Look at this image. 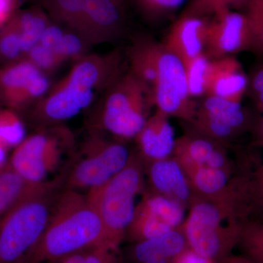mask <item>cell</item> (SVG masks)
Segmentation results:
<instances>
[{
	"label": "cell",
	"instance_id": "cell-12",
	"mask_svg": "<svg viewBox=\"0 0 263 263\" xmlns=\"http://www.w3.org/2000/svg\"><path fill=\"white\" fill-rule=\"evenodd\" d=\"M126 24L125 0H86L76 32L88 43L106 42L120 36Z\"/></svg>",
	"mask_w": 263,
	"mask_h": 263
},
{
	"label": "cell",
	"instance_id": "cell-25",
	"mask_svg": "<svg viewBox=\"0 0 263 263\" xmlns=\"http://www.w3.org/2000/svg\"><path fill=\"white\" fill-rule=\"evenodd\" d=\"M51 22L41 8H34L19 15L17 27L20 31L22 49L29 52L40 43L41 36Z\"/></svg>",
	"mask_w": 263,
	"mask_h": 263
},
{
	"label": "cell",
	"instance_id": "cell-3",
	"mask_svg": "<svg viewBox=\"0 0 263 263\" xmlns=\"http://www.w3.org/2000/svg\"><path fill=\"white\" fill-rule=\"evenodd\" d=\"M144 164L133 152L127 165L86 195L98 212L104 228V246L119 249L134 216L135 199L145 192Z\"/></svg>",
	"mask_w": 263,
	"mask_h": 263
},
{
	"label": "cell",
	"instance_id": "cell-8",
	"mask_svg": "<svg viewBox=\"0 0 263 263\" xmlns=\"http://www.w3.org/2000/svg\"><path fill=\"white\" fill-rule=\"evenodd\" d=\"M152 95L157 110L169 117L193 122L197 104L189 94L184 65L163 43L159 46L157 79Z\"/></svg>",
	"mask_w": 263,
	"mask_h": 263
},
{
	"label": "cell",
	"instance_id": "cell-42",
	"mask_svg": "<svg viewBox=\"0 0 263 263\" xmlns=\"http://www.w3.org/2000/svg\"><path fill=\"white\" fill-rule=\"evenodd\" d=\"M60 263H86V251L67 256L60 260Z\"/></svg>",
	"mask_w": 263,
	"mask_h": 263
},
{
	"label": "cell",
	"instance_id": "cell-30",
	"mask_svg": "<svg viewBox=\"0 0 263 263\" xmlns=\"http://www.w3.org/2000/svg\"><path fill=\"white\" fill-rule=\"evenodd\" d=\"M250 0H190L183 12L212 17L224 10H245Z\"/></svg>",
	"mask_w": 263,
	"mask_h": 263
},
{
	"label": "cell",
	"instance_id": "cell-36",
	"mask_svg": "<svg viewBox=\"0 0 263 263\" xmlns=\"http://www.w3.org/2000/svg\"><path fill=\"white\" fill-rule=\"evenodd\" d=\"M119 249L98 245L86 251V263H122Z\"/></svg>",
	"mask_w": 263,
	"mask_h": 263
},
{
	"label": "cell",
	"instance_id": "cell-7",
	"mask_svg": "<svg viewBox=\"0 0 263 263\" xmlns=\"http://www.w3.org/2000/svg\"><path fill=\"white\" fill-rule=\"evenodd\" d=\"M132 153L122 142L91 138L84 145L82 158L67 177V190L101 186L127 165Z\"/></svg>",
	"mask_w": 263,
	"mask_h": 263
},
{
	"label": "cell",
	"instance_id": "cell-38",
	"mask_svg": "<svg viewBox=\"0 0 263 263\" xmlns=\"http://www.w3.org/2000/svg\"><path fill=\"white\" fill-rule=\"evenodd\" d=\"M65 32L56 24L50 23L41 36L40 43L45 47L53 50L61 41Z\"/></svg>",
	"mask_w": 263,
	"mask_h": 263
},
{
	"label": "cell",
	"instance_id": "cell-26",
	"mask_svg": "<svg viewBox=\"0 0 263 263\" xmlns=\"http://www.w3.org/2000/svg\"><path fill=\"white\" fill-rule=\"evenodd\" d=\"M238 245L245 257L255 263H263V220L240 221Z\"/></svg>",
	"mask_w": 263,
	"mask_h": 263
},
{
	"label": "cell",
	"instance_id": "cell-40",
	"mask_svg": "<svg viewBox=\"0 0 263 263\" xmlns=\"http://www.w3.org/2000/svg\"><path fill=\"white\" fill-rule=\"evenodd\" d=\"M250 133L252 145L263 148V114H257Z\"/></svg>",
	"mask_w": 263,
	"mask_h": 263
},
{
	"label": "cell",
	"instance_id": "cell-33",
	"mask_svg": "<svg viewBox=\"0 0 263 263\" xmlns=\"http://www.w3.org/2000/svg\"><path fill=\"white\" fill-rule=\"evenodd\" d=\"M87 43L80 34L72 30V32H65L53 51L63 62L69 60L78 61L86 56L84 53Z\"/></svg>",
	"mask_w": 263,
	"mask_h": 263
},
{
	"label": "cell",
	"instance_id": "cell-43",
	"mask_svg": "<svg viewBox=\"0 0 263 263\" xmlns=\"http://www.w3.org/2000/svg\"><path fill=\"white\" fill-rule=\"evenodd\" d=\"M222 263H255L251 260L248 257L243 256H230L228 259Z\"/></svg>",
	"mask_w": 263,
	"mask_h": 263
},
{
	"label": "cell",
	"instance_id": "cell-41",
	"mask_svg": "<svg viewBox=\"0 0 263 263\" xmlns=\"http://www.w3.org/2000/svg\"><path fill=\"white\" fill-rule=\"evenodd\" d=\"M14 4L15 0H0V24L10 14Z\"/></svg>",
	"mask_w": 263,
	"mask_h": 263
},
{
	"label": "cell",
	"instance_id": "cell-39",
	"mask_svg": "<svg viewBox=\"0 0 263 263\" xmlns=\"http://www.w3.org/2000/svg\"><path fill=\"white\" fill-rule=\"evenodd\" d=\"M173 263H216L212 259L200 255L190 247L185 249L174 258Z\"/></svg>",
	"mask_w": 263,
	"mask_h": 263
},
{
	"label": "cell",
	"instance_id": "cell-44",
	"mask_svg": "<svg viewBox=\"0 0 263 263\" xmlns=\"http://www.w3.org/2000/svg\"><path fill=\"white\" fill-rule=\"evenodd\" d=\"M8 164L7 162V152L6 148L0 146V171L6 167Z\"/></svg>",
	"mask_w": 263,
	"mask_h": 263
},
{
	"label": "cell",
	"instance_id": "cell-6",
	"mask_svg": "<svg viewBox=\"0 0 263 263\" xmlns=\"http://www.w3.org/2000/svg\"><path fill=\"white\" fill-rule=\"evenodd\" d=\"M181 228L188 247L215 262H224L239 240L240 222L229 209L200 199L190 205Z\"/></svg>",
	"mask_w": 263,
	"mask_h": 263
},
{
	"label": "cell",
	"instance_id": "cell-29",
	"mask_svg": "<svg viewBox=\"0 0 263 263\" xmlns=\"http://www.w3.org/2000/svg\"><path fill=\"white\" fill-rule=\"evenodd\" d=\"M243 13L248 19L252 36L250 51L263 60V0H250Z\"/></svg>",
	"mask_w": 263,
	"mask_h": 263
},
{
	"label": "cell",
	"instance_id": "cell-22",
	"mask_svg": "<svg viewBox=\"0 0 263 263\" xmlns=\"http://www.w3.org/2000/svg\"><path fill=\"white\" fill-rule=\"evenodd\" d=\"M53 182L32 183L19 176L7 164L0 171V220L19 202L45 191Z\"/></svg>",
	"mask_w": 263,
	"mask_h": 263
},
{
	"label": "cell",
	"instance_id": "cell-13",
	"mask_svg": "<svg viewBox=\"0 0 263 263\" xmlns=\"http://www.w3.org/2000/svg\"><path fill=\"white\" fill-rule=\"evenodd\" d=\"M226 148L190 126L186 133L176 139L174 157L183 171L195 167H208L233 174V166Z\"/></svg>",
	"mask_w": 263,
	"mask_h": 263
},
{
	"label": "cell",
	"instance_id": "cell-32",
	"mask_svg": "<svg viewBox=\"0 0 263 263\" xmlns=\"http://www.w3.org/2000/svg\"><path fill=\"white\" fill-rule=\"evenodd\" d=\"M187 0H136L138 10L150 21L163 19L175 13Z\"/></svg>",
	"mask_w": 263,
	"mask_h": 263
},
{
	"label": "cell",
	"instance_id": "cell-31",
	"mask_svg": "<svg viewBox=\"0 0 263 263\" xmlns=\"http://www.w3.org/2000/svg\"><path fill=\"white\" fill-rule=\"evenodd\" d=\"M23 122L11 113L0 114V146L5 148L18 146L25 139Z\"/></svg>",
	"mask_w": 263,
	"mask_h": 263
},
{
	"label": "cell",
	"instance_id": "cell-35",
	"mask_svg": "<svg viewBox=\"0 0 263 263\" xmlns=\"http://www.w3.org/2000/svg\"><path fill=\"white\" fill-rule=\"evenodd\" d=\"M246 95L263 114V65L256 67L248 75Z\"/></svg>",
	"mask_w": 263,
	"mask_h": 263
},
{
	"label": "cell",
	"instance_id": "cell-24",
	"mask_svg": "<svg viewBox=\"0 0 263 263\" xmlns=\"http://www.w3.org/2000/svg\"><path fill=\"white\" fill-rule=\"evenodd\" d=\"M138 205L152 213L174 229L180 228L184 221L186 208L180 202L152 190H145Z\"/></svg>",
	"mask_w": 263,
	"mask_h": 263
},
{
	"label": "cell",
	"instance_id": "cell-45",
	"mask_svg": "<svg viewBox=\"0 0 263 263\" xmlns=\"http://www.w3.org/2000/svg\"><path fill=\"white\" fill-rule=\"evenodd\" d=\"M174 259L165 258V257H155L148 259L143 263H173Z\"/></svg>",
	"mask_w": 263,
	"mask_h": 263
},
{
	"label": "cell",
	"instance_id": "cell-28",
	"mask_svg": "<svg viewBox=\"0 0 263 263\" xmlns=\"http://www.w3.org/2000/svg\"><path fill=\"white\" fill-rule=\"evenodd\" d=\"M211 60L205 53L184 66L189 94L192 99L205 97L208 70Z\"/></svg>",
	"mask_w": 263,
	"mask_h": 263
},
{
	"label": "cell",
	"instance_id": "cell-37",
	"mask_svg": "<svg viewBox=\"0 0 263 263\" xmlns=\"http://www.w3.org/2000/svg\"><path fill=\"white\" fill-rule=\"evenodd\" d=\"M0 51L7 58H15L23 51L20 31L17 27L15 31L5 34L0 41Z\"/></svg>",
	"mask_w": 263,
	"mask_h": 263
},
{
	"label": "cell",
	"instance_id": "cell-4",
	"mask_svg": "<svg viewBox=\"0 0 263 263\" xmlns=\"http://www.w3.org/2000/svg\"><path fill=\"white\" fill-rule=\"evenodd\" d=\"M56 189L27 197L0 220V263H23L47 227Z\"/></svg>",
	"mask_w": 263,
	"mask_h": 263
},
{
	"label": "cell",
	"instance_id": "cell-19",
	"mask_svg": "<svg viewBox=\"0 0 263 263\" xmlns=\"http://www.w3.org/2000/svg\"><path fill=\"white\" fill-rule=\"evenodd\" d=\"M1 84L12 92L15 102L23 103L41 99L48 92L49 80L46 73L30 61L21 62L5 71Z\"/></svg>",
	"mask_w": 263,
	"mask_h": 263
},
{
	"label": "cell",
	"instance_id": "cell-9",
	"mask_svg": "<svg viewBox=\"0 0 263 263\" xmlns=\"http://www.w3.org/2000/svg\"><path fill=\"white\" fill-rule=\"evenodd\" d=\"M257 114L241 103L208 96L197 104L193 121L188 124L228 146L238 137L250 133Z\"/></svg>",
	"mask_w": 263,
	"mask_h": 263
},
{
	"label": "cell",
	"instance_id": "cell-23",
	"mask_svg": "<svg viewBox=\"0 0 263 263\" xmlns=\"http://www.w3.org/2000/svg\"><path fill=\"white\" fill-rule=\"evenodd\" d=\"M160 43L149 37L135 40L129 51V71L152 91L157 73V57Z\"/></svg>",
	"mask_w": 263,
	"mask_h": 263
},
{
	"label": "cell",
	"instance_id": "cell-20",
	"mask_svg": "<svg viewBox=\"0 0 263 263\" xmlns=\"http://www.w3.org/2000/svg\"><path fill=\"white\" fill-rule=\"evenodd\" d=\"M184 172L196 199L226 207L231 212L230 186L231 173L208 167H193Z\"/></svg>",
	"mask_w": 263,
	"mask_h": 263
},
{
	"label": "cell",
	"instance_id": "cell-1",
	"mask_svg": "<svg viewBox=\"0 0 263 263\" xmlns=\"http://www.w3.org/2000/svg\"><path fill=\"white\" fill-rule=\"evenodd\" d=\"M104 242L101 219L87 197L67 190L58 195L47 227L23 263L60 261Z\"/></svg>",
	"mask_w": 263,
	"mask_h": 263
},
{
	"label": "cell",
	"instance_id": "cell-16",
	"mask_svg": "<svg viewBox=\"0 0 263 263\" xmlns=\"http://www.w3.org/2000/svg\"><path fill=\"white\" fill-rule=\"evenodd\" d=\"M146 164L151 190L180 202L186 209L196 200L187 176L174 156Z\"/></svg>",
	"mask_w": 263,
	"mask_h": 263
},
{
	"label": "cell",
	"instance_id": "cell-5",
	"mask_svg": "<svg viewBox=\"0 0 263 263\" xmlns=\"http://www.w3.org/2000/svg\"><path fill=\"white\" fill-rule=\"evenodd\" d=\"M104 93L102 127L120 139L136 138L155 105L152 90L129 70L121 72Z\"/></svg>",
	"mask_w": 263,
	"mask_h": 263
},
{
	"label": "cell",
	"instance_id": "cell-10",
	"mask_svg": "<svg viewBox=\"0 0 263 263\" xmlns=\"http://www.w3.org/2000/svg\"><path fill=\"white\" fill-rule=\"evenodd\" d=\"M61 134L41 132L24 139L10 157L8 166L32 183L45 182L61 160Z\"/></svg>",
	"mask_w": 263,
	"mask_h": 263
},
{
	"label": "cell",
	"instance_id": "cell-15",
	"mask_svg": "<svg viewBox=\"0 0 263 263\" xmlns=\"http://www.w3.org/2000/svg\"><path fill=\"white\" fill-rule=\"evenodd\" d=\"M209 19L183 12L170 28L163 45L179 57L183 65L205 52Z\"/></svg>",
	"mask_w": 263,
	"mask_h": 263
},
{
	"label": "cell",
	"instance_id": "cell-21",
	"mask_svg": "<svg viewBox=\"0 0 263 263\" xmlns=\"http://www.w3.org/2000/svg\"><path fill=\"white\" fill-rule=\"evenodd\" d=\"M187 247L180 227L160 236L133 243L128 249L127 257L131 263H143L155 257L174 259Z\"/></svg>",
	"mask_w": 263,
	"mask_h": 263
},
{
	"label": "cell",
	"instance_id": "cell-27",
	"mask_svg": "<svg viewBox=\"0 0 263 263\" xmlns=\"http://www.w3.org/2000/svg\"><path fill=\"white\" fill-rule=\"evenodd\" d=\"M43 6L57 22L77 30L86 0H41Z\"/></svg>",
	"mask_w": 263,
	"mask_h": 263
},
{
	"label": "cell",
	"instance_id": "cell-11",
	"mask_svg": "<svg viewBox=\"0 0 263 263\" xmlns=\"http://www.w3.org/2000/svg\"><path fill=\"white\" fill-rule=\"evenodd\" d=\"M251 46L250 28L243 12L224 10L210 17L204 52L210 60L250 51Z\"/></svg>",
	"mask_w": 263,
	"mask_h": 263
},
{
	"label": "cell",
	"instance_id": "cell-34",
	"mask_svg": "<svg viewBox=\"0 0 263 263\" xmlns=\"http://www.w3.org/2000/svg\"><path fill=\"white\" fill-rule=\"evenodd\" d=\"M28 53L29 61L43 72L56 70L63 63L53 50L45 47L41 43L34 46Z\"/></svg>",
	"mask_w": 263,
	"mask_h": 263
},
{
	"label": "cell",
	"instance_id": "cell-14",
	"mask_svg": "<svg viewBox=\"0 0 263 263\" xmlns=\"http://www.w3.org/2000/svg\"><path fill=\"white\" fill-rule=\"evenodd\" d=\"M230 209L235 220H263V164L230 179Z\"/></svg>",
	"mask_w": 263,
	"mask_h": 263
},
{
	"label": "cell",
	"instance_id": "cell-2",
	"mask_svg": "<svg viewBox=\"0 0 263 263\" xmlns=\"http://www.w3.org/2000/svg\"><path fill=\"white\" fill-rule=\"evenodd\" d=\"M122 72V57L116 51L87 55L38 102L39 122L53 124L76 117L88 108Z\"/></svg>",
	"mask_w": 263,
	"mask_h": 263
},
{
	"label": "cell",
	"instance_id": "cell-17",
	"mask_svg": "<svg viewBox=\"0 0 263 263\" xmlns=\"http://www.w3.org/2000/svg\"><path fill=\"white\" fill-rule=\"evenodd\" d=\"M248 75L233 56L211 60L205 97L212 96L241 103L247 93Z\"/></svg>",
	"mask_w": 263,
	"mask_h": 263
},
{
	"label": "cell",
	"instance_id": "cell-18",
	"mask_svg": "<svg viewBox=\"0 0 263 263\" xmlns=\"http://www.w3.org/2000/svg\"><path fill=\"white\" fill-rule=\"evenodd\" d=\"M135 139L144 164L174 156L176 141L174 127L168 116L160 110L148 117Z\"/></svg>",
	"mask_w": 263,
	"mask_h": 263
}]
</instances>
